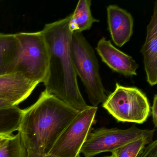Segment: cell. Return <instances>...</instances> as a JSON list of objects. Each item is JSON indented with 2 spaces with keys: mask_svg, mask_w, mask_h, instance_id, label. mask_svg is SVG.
Instances as JSON below:
<instances>
[{
  "mask_svg": "<svg viewBox=\"0 0 157 157\" xmlns=\"http://www.w3.org/2000/svg\"><path fill=\"white\" fill-rule=\"evenodd\" d=\"M80 112L45 90L23 110L18 131L26 151L47 155Z\"/></svg>",
  "mask_w": 157,
  "mask_h": 157,
  "instance_id": "obj_2",
  "label": "cell"
},
{
  "mask_svg": "<svg viewBox=\"0 0 157 157\" xmlns=\"http://www.w3.org/2000/svg\"><path fill=\"white\" fill-rule=\"evenodd\" d=\"M98 107L89 105L79 112L64 129L48 154L59 157H77L91 131Z\"/></svg>",
  "mask_w": 157,
  "mask_h": 157,
  "instance_id": "obj_7",
  "label": "cell"
},
{
  "mask_svg": "<svg viewBox=\"0 0 157 157\" xmlns=\"http://www.w3.org/2000/svg\"><path fill=\"white\" fill-rule=\"evenodd\" d=\"M72 61L77 76L80 78L90 102L98 107L107 99L99 72L98 59L93 48L81 33H72L71 42Z\"/></svg>",
  "mask_w": 157,
  "mask_h": 157,
  "instance_id": "obj_3",
  "label": "cell"
},
{
  "mask_svg": "<svg viewBox=\"0 0 157 157\" xmlns=\"http://www.w3.org/2000/svg\"><path fill=\"white\" fill-rule=\"evenodd\" d=\"M71 17V14L46 24L41 31L48 53V70L43 83L49 93L81 112L89 105L81 93L72 61Z\"/></svg>",
  "mask_w": 157,
  "mask_h": 157,
  "instance_id": "obj_1",
  "label": "cell"
},
{
  "mask_svg": "<svg viewBox=\"0 0 157 157\" xmlns=\"http://www.w3.org/2000/svg\"><path fill=\"white\" fill-rule=\"evenodd\" d=\"M26 153L19 133L12 136L0 147V157H26Z\"/></svg>",
  "mask_w": 157,
  "mask_h": 157,
  "instance_id": "obj_16",
  "label": "cell"
},
{
  "mask_svg": "<svg viewBox=\"0 0 157 157\" xmlns=\"http://www.w3.org/2000/svg\"><path fill=\"white\" fill-rule=\"evenodd\" d=\"M38 84L21 74L8 73L0 76V100L18 105L32 94Z\"/></svg>",
  "mask_w": 157,
  "mask_h": 157,
  "instance_id": "obj_9",
  "label": "cell"
},
{
  "mask_svg": "<svg viewBox=\"0 0 157 157\" xmlns=\"http://www.w3.org/2000/svg\"><path fill=\"white\" fill-rule=\"evenodd\" d=\"M107 23L113 42L121 47L129 41L133 33L134 20L129 12L115 5L107 7Z\"/></svg>",
  "mask_w": 157,
  "mask_h": 157,
  "instance_id": "obj_10",
  "label": "cell"
},
{
  "mask_svg": "<svg viewBox=\"0 0 157 157\" xmlns=\"http://www.w3.org/2000/svg\"><path fill=\"white\" fill-rule=\"evenodd\" d=\"M12 136H0V147H1L9 138L11 137Z\"/></svg>",
  "mask_w": 157,
  "mask_h": 157,
  "instance_id": "obj_21",
  "label": "cell"
},
{
  "mask_svg": "<svg viewBox=\"0 0 157 157\" xmlns=\"http://www.w3.org/2000/svg\"><path fill=\"white\" fill-rule=\"evenodd\" d=\"M105 157H115V156L114 154L113 153H112L110 156H106Z\"/></svg>",
  "mask_w": 157,
  "mask_h": 157,
  "instance_id": "obj_23",
  "label": "cell"
},
{
  "mask_svg": "<svg viewBox=\"0 0 157 157\" xmlns=\"http://www.w3.org/2000/svg\"><path fill=\"white\" fill-rule=\"evenodd\" d=\"M96 49L103 62L113 71L125 76L137 75V63L132 57L115 47L110 40L102 37Z\"/></svg>",
  "mask_w": 157,
  "mask_h": 157,
  "instance_id": "obj_8",
  "label": "cell"
},
{
  "mask_svg": "<svg viewBox=\"0 0 157 157\" xmlns=\"http://www.w3.org/2000/svg\"><path fill=\"white\" fill-rule=\"evenodd\" d=\"M153 136L141 138L113 151L115 157H138L145 147L152 141Z\"/></svg>",
  "mask_w": 157,
  "mask_h": 157,
  "instance_id": "obj_15",
  "label": "cell"
},
{
  "mask_svg": "<svg viewBox=\"0 0 157 157\" xmlns=\"http://www.w3.org/2000/svg\"><path fill=\"white\" fill-rule=\"evenodd\" d=\"M140 52L144 58L147 81L151 86L157 83V1L153 13L147 26V35Z\"/></svg>",
  "mask_w": 157,
  "mask_h": 157,
  "instance_id": "obj_11",
  "label": "cell"
},
{
  "mask_svg": "<svg viewBox=\"0 0 157 157\" xmlns=\"http://www.w3.org/2000/svg\"><path fill=\"white\" fill-rule=\"evenodd\" d=\"M81 157V156H80V154H79V155H78V157Z\"/></svg>",
  "mask_w": 157,
  "mask_h": 157,
  "instance_id": "obj_24",
  "label": "cell"
},
{
  "mask_svg": "<svg viewBox=\"0 0 157 157\" xmlns=\"http://www.w3.org/2000/svg\"><path fill=\"white\" fill-rule=\"evenodd\" d=\"M15 34L21 49L9 73H19L38 84L44 83L48 70V53L42 32Z\"/></svg>",
  "mask_w": 157,
  "mask_h": 157,
  "instance_id": "obj_4",
  "label": "cell"
},
{
  "mask_svg": "<svg viewBox=\"0 0 157 157\" xmlns=\"http://www.w3.org/2000/svg\"><path fill=\"white\" fill-rule=\"evenodd\" d=\"M90 0H80L74 12L71 14L69 22L71 31L76 33H82L89 30L94 22H99V20L92 16L91 11Z\"/></svg>",
  "mask_w": 157,
  "mask_h": 157,
  "instance_id": "obj_13",
  "label": "cell"
},
{
  "mask_svg": "<svg viewBox=\"0 0 157 157\" xmlns=\"http://www.w3.org/2000/svg\"><path fill=\"white\" fill-rule=\"evenodd\" d=\"M26 157H46V155L31 151H27Z\"/></svg>",
  "mask_w": 157,
  "mask_h": 157,
  "instance_id": "obj_19",
  "label": "cell"
},
{
  "mask_svg": "<svg viewBox=\"0 0 157 157\" xmlns=\"http://www.w3.org/2000/svg\"><path fill=\"white\" fill-rule=\"evenodd\" d=\"M102 106L118 122L143 124L150 113L149 103L144 93L136 87L118 83Z\"/></svg>",
  "mask_w": 157,
  "mask_h": 157,
  "instance_id": "obj_5",
  "label": "cell"
},
{
  "mask_svg": "<svg viewBox=\"0 0 157 157\" xmlns=\"http://www.w3.org/2000/svg\"><path fill=\"white\" fill-rule=\"evenodd\" d=\"M155 131V128L140 129L135 125L126 129L100 128L91 131L80 153L84 157H94L102 152H112L134 140L154 136Z\"/></svg>",
  "mask_w": 157,
  "mask_h": 157,
  "instance_id": "obj_6",
  "label": "cell"
},
{
  "mask_svg": "<svg viewBox=\"0 0 157 157\" xmlns=\"http://www.w3.org/2000/svg\"><path fill=\"white\" fill-rule=\"evenodd\" d=\"M13 105H14L10 102L0 100V108L9 107V106H13Z\"/></svg>",
  "mask_w": 157,
  "mask_h": 157,
  "instance_id": "obj_20",
  "label": "cell"
},
{
  "mask_svg": "<svg viewBox=\"0 0 157 157\" xmlns=\"http://www.w3.org/2000/svg\"><path fill=\"white\" fill-rule=\"evenodd\" d=\"M23 110L17 105L0 108V136H12L20 128Z\"/></svg>",
  "mask_w": 157,
  "mask_h": 157,
  "instance_id": "obj_14",
  "label": "cell"
},
{
  "mask_svg": "<svg viewBox=\"0 0 157 157\" xmlns=\"http://www.w3.org/2000/svg\"><path fill=\"white\" fill-rule=\"evenodd\" d=\"M138 157H157V140H152L147 145Z\"/></svg>",
  "mask_w": 157,
  "mask_h": 157,
  "instance_id": "obj_17",
  "label": "cell"
},
{
  "mask_svg": "<svg viewBox=\"0 0 157 157\" xmlns=\"http://www.w3.org/2000/svg\"><path fill=\"white\" fill-rule=\"evenodd\" d=\"M21 49L14 34L0 33V76L9 73Z\"/></svg>",
  "mask_w": 157,
  "mask_h": 157,
  "instance_id": "obj_12",
  "label": "cell"
},
{
  "mask_svg": "<svg viewBox=\"0 0 157 157\" xmlns=\"http://www.w3.org/2000/svg\"><path fill=\"white\" fill-rule=\"evenodd\" d=\"M46 157H59L57 156H53V155H50V154H47L46 155Z\"/></svg>",
  "mask_w": 157,
  "mask_h": 157,
  "instance_id": "obj_22",
  "label": "cell"
},
{
  "mask_svg": "<svg viewBox=\"0 0 157 157\" xmlns=\"http://www.w3.org/2000/svg\"><path fill=\"white\" fill-rule=\"evenodd\" d=\"M151 109L152 121L155 128H156L157 127V94H155L153 97V104Z\"/></svg>",
  "mask_w": 157,
  "mask_h": 157,
  "instance_id": "obj_18",
  "label": "cell"
}]
</instances>
